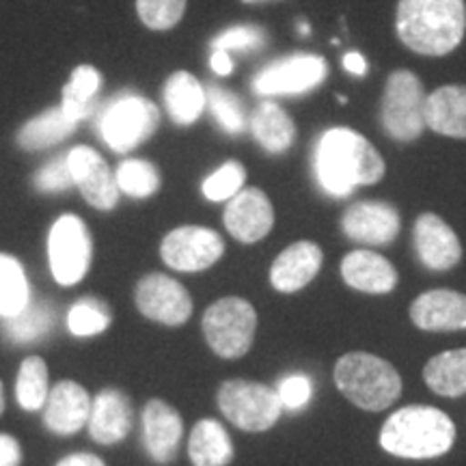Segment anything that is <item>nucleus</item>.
<instances>
[{"instance_id": "28", "label": "nucleus", "mask_w": 466, "mask_h": 466, "mask_svg": "<svg viewBox=\"0 0 466 466\" xmlns=\"http://www.w3.org/2000/svg\"><path fill=\"white\" fill-rule=\"evenodd\" d=\"M425 384L442 398L466 393V348L447 350L428 360L423 370Z\"/></svg>"}, {"instance_id": "27", "label": "nucleus", "mask_w": 466, "mask_h": 466, "mask_svg": "<svg viewBox=\"0 0 466 466\" xmlns=\"http://www.w3.org/2000/svg\"><path fill=\"white\" fill-rule=\"evenodd\" d=\"M55 322L56 307L48 300L31 299L20 313L5 318L3 333L14 343H33L48 335L55 329Z\"/></svg>"}, {"instance_id": "21", "label": "nucleus", "mask_w": 466, "mask_h": 466, "mask_svg": "<svg viewBox=\"0 0 466 466\" xmlns=\"http://www.w3.org/2000/svg\"><path fill=\"white\" fill-rule=\"evenodd\" d=\"M134 423L132 404L126 393L106 389L93 400L89 415V434L100 445H116L130 434Z\"/></svg>"}, {"instance_id": "45", "label": "nucleus", "mask_w": 466, "mask_h": 466, "mask_svg": "<svg viewBox=\"0 0 466 466\" xmlns=\"http://www.w3.org/2000/svg\"><path fill=\"white\" fill-rule=\"evenodd\" d=\"M5 410V395H3V382H0V415Z\"/></svg>"}, {"instance_id": "2", "label": "nucleus", "mask_w": 466, "mask_h": 466, "mask_svg": "<svg viewBox=\"0 0 466 466\" xmlns=\"http://www.w3.org/2000/svg\"><path fill=\"white\" fill-rule=\"evenodd\" d=\"M395 33L408 50L421 56H445L466 35L464 0H398Z\"/></svg>"}, {"instance_id": "26", "label": "nucleus", "mask_w": 466, "mask_h": 466, "mask_svg": "<svg viewBox=\"0 0 466 466\" xmlns=\"http://www.w3.org/2000/svg\"><path fill=\"white\" fill-rule=\"evenodd\" d=\"M188 456L195 466H227L233 460V445L227 430L214 419H203L192 428Z\"/></svg>"}, {"instance_id": "11", "label": "nucleus", "mask_w": 466, "mask_h": 466, "mask_svg": "<svg viewBox=\"0 0 466 466\" xmlns=\"http://www.w3.org/2000/svg\"><path fill=\"white\" fill-rule=\"evenodd\" d=\"M225 242L220 233L208 227L186 225L167 233L160 244V255L165 264L179 272L208 270L223 258Z\"/></svg>"}, {"instance_id": "16", "label": "nucleus", "mask_w": 466, "mask_h": 466, "mask_svg": "<svg viewBox=\"0 0 466 466\" xmlns=\"http://www.w3.org/2000/svg\"><path fill=\"white\" fill-rule=\"evenodd\" d=\"M412 238H415V250L419 259L430 270H451L462 259V244H460L456 231L439 214H421L415 220Z\"/></svg>"}, {"instance_id": "22", "label": "nucleus", "mask_w": 466, "mask_h": 466, "mask_svg": "<svg viewBox=\"0 0 466 466\" xmlns=\"http://www.w3.org/2000/svg\"><path fill=\"white\" fill-rule=\"evenodd\" d=\"M341 279L365 294H389L400 277L391 261L371 250H352L341 259Z\"/></svg>"}, {"instance_id": "7", "label": "nucleus", "mask_w": 466, "mask_h": 466, "mask_svg": "<svg viewBox=\"0 0 466 466\" xmlns=\"http://www.w3.org/2000/svg\"><path fill=\"white\" fill-rule=\"evenodd\" d=\"M220 412L244 432H266L281 417L279 393L268 384L250 380H227L218 389Z\"/></svg>"}, {"instance_id": "32", "label": "nucleus", "mask_w": 466, "mask_h": 466, "mask_svg": "<svg viewBox=\"0 0 466 466\" xmlns=\"http://www.w3.org/2000/svg\"><path fill=\"white\" fill-rule=\"evenodd\" d=\"M50 389H48V367L42 357H28L17 371L15 398L25 410H39L46 406Z\"/></svg>"}, {"instance_id": "46", "label": "nucleus", "mask_w": 466, "mask_h": 466, "mask_svg": "<svg viewBox=\"0 0 466 466\" xmlns=\"http://www.w3.org/2000/svg\"><path fill=\"white\" fill-rule=\"evenodd\" d=\"M337 100H339V104H348V97H343V96H337Z\"/></svg>"}, {"instance_id": "36", "label": "nucleus", "mask_w": 466, "mask_h": 466, "mask_svg": "<svg viewBox=\"0 0 466 466\" xmlns=\"http://www.w3.org/2000/svg\"><path fill=\"white\" fill-rule=\"evenodd\" d=\"M186 5L188 0H137V11L145 26L162 33L179 25Z\"/></svg>"}, {"instance_id": "34", "label": "nucleus", "mask_w": 466, "mask_h": 466, "mask_svg": "<svg viewBox=\"0 0 466 466\" xmlns=\"http://www.w3.org/2000/svg\"><path fill=\"white\" fill-rule=\"evenodd\" d=\"M206 102L209 104L214 119L218 121V126L225 132L236 137V134L244 130V126H247V113H244L242 100L236 93L223 89L218 85H209L206 89Z\"/></svg>"}, {"instance_id": "5", "label": "nucleus", "mask_w": 466, "mask_h": 466, "mask_svg": "<svg viewBox=\"0 0 466 466\" xmlns=\"http://www.w3.org/2000/svg\"><path fill=\"white\" fill-rule=\"evenodd\" d=\"M428 93L421 78L410 69H395L384 83L380 100V126L398 143H415L425 132Z\"/></svg>"}, {"instance_id": "35", "label": "nucleus", "mask_w": 466, "mask_h": 466, "mask_svg": "<svg viewBox=\"0 0 466 466\" xmlns=\"http://www.w3.org/2000/svg\"><path fill=\"white\" fill-rule=\"evenodd\" d=\"M110 316L108 307L97 299H83L69 309L67 329L76 337H93L100 335L108 329Z\"/></svg>"}, {"instance_id": "15", "label": "nucleus", "mask_w": 466, "mask_h": 466, "mask_svg": "<svg viewBox=\"0 0 466 466\" xmlns=\"http://www.w3.org/2000/svg\"><path fill=\"white\" fill-rule=\"evenodd\" d=\"M225 227L236 240L253 244L264 240L275 225V209L259 188H242L225 208Z\"/></svg>"}, {"instance_id": "38", "label": "nucleus", "mask_w": 466, "mask_h": 466, "mask_svg": "<svg viewBox=\"0 0 466 466\" xmlns=\"http://www.w3.org/2000/svg\"><path fill=\"white\" fill-rule=\"evenodd\" d=\"M266 46L264 28L258 26H233L229 31L220 33L218 37L212 39L209 48L214 50H238V52H253Z\"/></svg>"}, {"instance_id": "24", "label": "nucleus", "mask_w": 466, "mask_h": 466, "mask_svg": "<svg viewBox=\"0 0 466 466\" xmlns=\"http://www.w3.org/2000/svg\"><path fill=\"white\" fill-rule=\"evenodd\" d=\"M255 141L268 154H285L296 141V124L277 102H261L250 116Z\"/></svg>"}, {"instance_id": "40", "label": "nucleus", "mask_w": 466, "mask_h": 466, "mask_svg": "<svg viewBox=\"0 0 466 466\" xmlns=\"http://www.w3.org/2000/svg\"><path fill=\"white\" fill-rule=\"evenodd\" d=\"M279 400H281L283 408H289V410H300L309 404L313 395V384L307 376L302 374H291L288 378H283L279 382Z\"/></svg>"}, {"instance_id": "42", "label": "nucleus", "mask_w": 466, "mask_h": 466, "mask_svg": "<svg viewBox=\"0 0 466 466\" xmlns=\"http://www.w3.org/2000/svg\"><path fill=\"white\" fill-rule=\"evenodd\" d=\"M343 67H346V72H350L352 76L367 74V61L360 52H348V55L343 56Z\"/></svg>"}, {"instance_id": "1", "label": "nucleus", "mask_w": 466, "mask_h": 466, "mask_svg": "<svg viewBox=\"0 0 466 466\" xmlns=\"http://www.w3.org/2000/svg\"><path fill=\"white\" fill-rule=\"evenodd\" d=\"M313 168L326 195L348 197L359 186H374L387 173L380 151L352 127H330L319 134Z\"/></svg>"}, {"instance_id": "43", "label": "nucleus", "mask_w": 466, "mask_h": 466, "mask_svg": "<svg viewBox=\"0 0 466 466\" xmlns=\"http://www.w3.org/2000/svg\"><path fill=\"white\" fill-rule=\"evenodd\" d=\"M56 466H106L100 458L93 453H72V456L63 458Z\"/></svg>"}, {"instance_id": "37", "label": "nucleus", "mask_w": 466, "mask_h": 466, "mask_svg": "<svg viewBox=\"0 0 466 466\" xmlns=\"http://www.w3.org/2000/svg\"><path fill=\"white\" fill-rule=\"evenodd\" d=\"M244 182H247V168L240 162L229 160L203 182V195L209 201H227L242 190Z\"/></svg>"}, {"instance_id": "8", "label": "nucleus", "mask_w": 466, "mask_h": 466, "mask_svg": "<svg viewBox=\"0 0 466 466\" xmlns=\"http://www.w3.org/2000/svg\"><path fill=\"white\" fill-rule=\"evenodd\" d=\"M160 124V113L149 100L138 96H119L104 106L100 132L110 149L126 154L147 141Z\"/></svg>"}, {"instance_id": "25", "label": "nucleus", "mask_w": 466, "mask_h": 466, "mask_svg": "<svg viewBox=\"0 0 466 466\" xmlns=\"http://www.w3.org/2000/svg\"><path fill=\"white\" fill-rule=\"evenodd\" d=\"M165 104L175 124L190 126L206 108V89L190 72H175L165 85Z\"/></svg>"}, {"instance_id": "23", "label": "nucleus", "mask_w": 466, "mask_h": 466, "mask_svg": "<svg viewBox=\"0 0 466 466\" xmlns=\"http://www.w3.org/2000/svg\"><path fill=\"white\" fill-rule=\"evenodd\" d=\"M425 124L441 137L466 141V85H442L425 102Z\"/></svg>"}, {"instance_id": "4", "label": "nucleus", "mask_w": 466, "mask_h": 466, "mask_svg": "<svg viewBox=\"0 0 466 466\" xmlns=\"http://www.w3.org/2000/svg\"><path fill=\"white\" fill-rule=\"evenodd\" d=\"M335 384L354 406L370 412L384 410L401 393V378L395 367L367 352H350L337 360Z\"/></svg>"}, {"instance_id": "12", "label": "nucleus", "mask_w": 466, "mask_h": 466, "mask_svg": "<svg viewBox=\"0 0 466 466\" xmlns=\"http://www.w3.org/2000/svg\"><path fill=\"white\" fill-rule=\"evenodd\" d=\"M134 300L145 318L165 326H182L192 316V299L184 285L160 272L138 281Z\"/></svg>"}, {"instance_id": "10", "label": "nucleus", "mask_w": 466, "mask_h": 466, "mask_svg": "<svg viewBox=\"0 0 466 466\" xmlns=\"http://www.w3.org/2000/svg\"><path fill=\"white\" fill-rule=\"evenodd\" d=\"M329 76V63L319 55H291L270 63L255 76L253 91L259 96H299L318 89Z\"/></svg>"}, {"instance_id": "41", "label": "nucleus", "mask_w": 466, "mask_h": 466, "mask_svg": "<svg viewBox=\"0 0 466 466\" xmlns=\"http://www.w3.org/2000/svg\"><path fill=\"white\" fill-rule=\"evenodd\" d=\"M22 450L14 436L0 434V466H20Z\"/></svg>"}, {"instance_id": "6", "label": "nucleus", "mask_w": 466, "mask_h": 466, "mask_svg": "<svg viewBox=\"0 0 466 466\" xmlns=\"http://www.w3.org/2000/svg\"><path fill=\"white\" fill-rule=\"evenodd\" d=\"M203 335L220 359H240L253 346L258 313L248 300L227 296L203 313Z\"/></svg>"}, {"instance_id": "17", "label": "nucleus", "mask_w": 466, "mask_h": 466, "mask_svg": "<svg viewBox=\"0 0 466 466\" xmlns=\"http://www.w3.org/2000/svg\"><path fill=\"white\" fill-rule=\"evenodd\" d=\"M410 319L417 329L436 330H464L466 329V294L456 289L423 291L410 305Z\"/></svg>"}, {"instance_id": "14", "label": "nucleus", "mask_w": 466, "mask_h": 466, "mask_svg": "<svg viewBox=\"0 0 466 466\" xmlns=\"http://www.w3.org/2000/svg\"><path fill=\"white\" fill-rule=\"evenodd\" d=\"M69 168L74 175V186L96 209H113L119 201L116 175L110 171L106 160L91 147H74L69 151Z\"/></svg>"}, {"instance_id": "30", "label": "nucleus", "mask_w": 466, "mask_h": 466, "mask_svg": "<svg viewBox=\"0 0 466 466\" xmlns=\"http://www.w3.org/2000/svg\"><path fill=\"white\" fill-rule=\"evenodd\" d=\"M102 76L96 67L78 66L74 69L69 83L63 86V110H66L69 119L78 124L91 113L93 100H96L97 91H100Z\"/></svg>"}, {"instance_id": "3", "label": "nucleus", "mask_w": 466, "mask_h": 466, "mask_svg": "<svg viewBox=\"0 0 466 466\" xmlns=\"http://www.w3.org/2000/svg\"><path fill=\"white\" fill-rule=\"evenodd\" d=\"M456 425L450 415L432 406H406L382 425L380 445L398 458L428 460L451 450Z\"/></svg>"}, {"instance_id": "19", "label": "nucleus", "mask_w": 466, "mask_h": 466, "mask_svg": "<svg viewBox=\"0 0 466 466\" xmlns=\"http://www.w3.org/2000/svg\"><path fill=\"white\" fill-rule=\"evenodd\" d=\"M184 423L179 412L162 400L147 401L143 410L145 450L158 464L173 462L182 441Z\"/></svg>"}, {"instance_id": "44", "label": "nucleus", "mask_w": 466, "mask_h": 466, "mask_svg": "<svg viewBox=\"0 0 466 466\" xmlns=\"http://www.w3.org/2000/svg\"><path fill=\"white\" fill-rule=\"evenodd\" d=\"M209 63H212V69L218 76H229L233 72V63L229 58V52H225V50H214Z\"/></svg>"}, {"instance_id": "13", "label": "nucleus", "mask_w": 466, "mask_h": 466, "mask_svg": "<svg viewBox=\"0 0 466 466\" xmlns=\"http://www.w3.org/2000/svg\"><path fill=\"white\" fill-rule=\"evenodd\" d=\"M341 231L370 247L391 244L400 233V212L387 201H357L341 217Z\"/></svg>"}, {"instance_id": "18", "label": "nucleus", "mask_w": 466, "mask_h": 466, "mask_svg": "<svg viewBox=\"0 0 466 466\" xmlns=\"http://www.w3.org/2000/svg\"><path fill=\"white\" fill-rule=\"evenodd\" d=\"M91 398L85 387L74 380H63L52 389L46 400L44 423L50 432L61 436H72L89 423Z\"/></svg>"}, {"instance_id": "9", "label": "nucleus", "mask_w": 466, "mask_h": 466, "mask_svg": "<svg viewBox=\"0 0 466 466\" xmlns=\"http://www.w3.org/2000/svg\"><path fill=\"white\" fill-rule=\"evenodd\" d=\"M93 244L86 225L74 214H66L52 225L48 236L50 270L56 283L76 285L89 272Z\"/></svg>"}, {"instance_id": "29", "label": "nucleus", "mask_w": 466, "mask_h": 466, "mask_svg": "<svg viewBox=\"0 0 466 466\" xmlns=\"http://www.w3.org/2000/svg\"><path fill=\"white\" fill-rule=\"evenodd\" d=\"M74 127L76 121L69 119L63 106H55L37 115L22 127L20 134H17V145L26 151L48 149L52 145L66 141L69 134L74 132Z\"/></svg>"}, {"instance_id": "31", "label": "nucleus", "mask_w": 466, "mask_h": 466, "mask_svg": "<svg viewBox=\"0 0 466 466\" xmlns=\"http://www.w3.org/2000/svg\"><path fill=\"white\" fill-rule=\"evenodd\" d=\"M31 300L25 268L11 255L0 253V318L20 313Z\"/></svg>"}, {"instance_id": "39", "label": "nucleus", "mask_w": 466, "mask_h": 466, "mask_svg": "<svg viewBox=\"0 0 466 466\" xmlns=\"http://www.w3.org/2000/svg\"><path fill=\"white\" fill-rule=\"evenodd\" d=\"M35 188L39 192H66L74 186V175L69 168V154L50 160L42 171L35 175Z\"/></svg>"}, {"instance_id": "33", "label": "nucleus", "mask_w": 466, "mask_h": 466, "mask_svg": "<svg viewBox=\"0 0 466 466\" xmlns=\"http://www.w3.org/2000/svg\"><path fill=\"white\" fill-rule=\"evenodd\" d=\"M116 184L126 195L147 199L160 188V173L147 160H126L116 171Z\"/></svg>"}, {"instance_id": "20", "label": "nucleus", "mask_w": 466, "mask_h": 466, "mask_svg": "<svg viewBox=\"0 0 466 466\" xmlns=\"http://www.w3.org/2000/svg\"><path fill=\"white\" fill-rule=\"evenodd\" d=\"M324 253L316 242L300 240L283 250L270 268L272 288L281 294H294L307 288L322 268Z\"/></svg>"}]
</instances>
